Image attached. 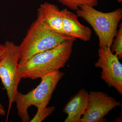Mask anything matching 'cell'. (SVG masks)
<instances>
[{"label": "cell", "instance_id": "1", "mask_svg": "<svg viewBox=\"0 0 122 122\" xmlns=\"http://www.w3.org/2000/svg\"><path fill=\"white\" fill-rule=\"evenodd\" d=\"M75 40H67L54 48L19 62L18 71L21 78L37 79L64 67L70 59Z\"/></svg>", "mask_w": 122, "mask_h": 122}, {"label": "cell", "instance_id": "2", "mask_svg": "<svg viewBox=\"0 0 122 122\" xmlns=\"http://www.w3.org/2000/svg\"><path fill=\"white\" fill-rule=\"evenodd\" d=\"M76 14L92 26L98 37L99 48H111L117 31L119 23L122 19V8L104 13L93 7L82 5Z\"/></svg>", "mask_w": 122, "mask_h": 122}, {"label": "cell", "instance_id": "3", "mask_svg": "<svg viewBox=\"0 0 122 122\" xmlns=\"http://www.w3.org/2000/svg\"><path fill=\"white\" fill-rule=\"evenodd\" d=\"M71 39H74L53 32L37 17L18 46L20 53L19 62L25 61L35 54L52 49Z\"/></svg>", "mask_w": 122, "mask_h": 122}, {"label": "cell", "instance_id": "4", "mask_svg": "<svg viewBox=\"0 0 122 122\" xmlns=\"http://www.w3.org/2000/svg\"><path fill=\"white\" fill-rule=\"evenodd\" d=\"M64 75L58 71L41 77L40 84L28 93L23 94L18 91L15 102L18 115L22 122H30L28 109L31 106H34L37 110L47 107L58 83Z\"/></svg>", "mask_w": 122, "mask_h": 122}, {"label": "cell", "instance_id": "5", "mask_svg": "<svg viewBox=\"0 0 122 122\" xmlns=\"http://www.w3.org/2000/svg\"><path fill=\"white\" fill-rule=\"evenodd\" d=\"M4 45L6 51L0 61V79L8 98L7 122L12 105L15 102L18 87L21 78L18 69L20 58L19 46L10 41L5 42Z\"/></svg>", "mask_w": 122, "mask_h": 122}, {"label": "cell", "instance_id": "6", "mask_svg": "<svg viewBox=\"0 0 122 122\" xmlns=\"http://www.w3.org/2000/svg\"><path fill=\"white\" fill-rule=\"evenodd\" d=\"M98 59L95 64L102 69L101 78L109 87H113L122 94V65L117 56L112 52L111 48H99Z\"/></svg>", "mask_w": 122, "mask_h": 122}, {"label": "cell", "instance_id": "7", "mask_svg": "<svg viewBox=\"0 0 122 122\" xmlns=\"http://www.w3.org/2000/svg\"><path fill=\"white\" fill-rule=\"evenodd\" d=\"M121 106L120 102L105 92L90 91L87 107L81 122H103L104 117L109 112Z\"/></svg>", "mask_w": 122, "mask_h": 122}, {"label": "cell", "instance_id": "8", "mask_svg": "<svg viewBox=\"0 0 122 122\" xmlns=\"http://www.w3.org/2000/svg\"><path fill=\"white\" fill-rule=\"evenodd\" d=\"M62 17V29L66 36L82 41H89L91 39L92 30L89 27L85 26L79 22L76 14L65 8L61 10Z\"/></svg>", "mask_w": 122, "mask_h": 122}, {"label": "cell", "instance_id": "9", "mask_svg": "<svg viewBox=\"0 0 122 122\" xmlns=\"http://www.w3.org/2000/svg\"><path fill=\"white\" fill-rule=\"evenodd\" d=\"M37 17L53 32L65 35L62 29L63 20L61 10L57 5L47 2L41 4L38 10Z\"/></svg>", "mask_w": 122, "mask_h": 122}, {"label": "cell", "instance_id": "10", "mask_svg": "<svg viewBox=\"0 0 122 122\" xmlns=\"http://www.w3.org/2000/svg\"><path fill=\"white\" fill-rule=\"evenodd\" d=\"M89 93L82 89L70 99L63 110L67 115L64 122H81L89 102Z\"/></svg>", "mask_w": 122, "mask_h": 122}, {"label": "cell", "instance_id": "11", "mask_svg": "<svg viewBox=\"0 0 122 122\" xmlns=\"http://www.w3.org/2000/svg\"><path fill=\"white\" fill-rule=\"evenodd\" d=\"M71 10L76 11L82 5L94 7L98 4L99 0H57Z\"/></svg>", "mask_w": 122, "mask_h": 122}, {"label": "cell", "instance_id": "12", "mask_svg": "<svg viewBox=\"0 0 122 122\" xmlns=\"http://www.w3.org/2000/svg\"><path fill=\"white\" fill-rule=\"evenodd\" d=\"M116 35V38L113 41L111 47L112 52L115 53V54L117 56L119 59L122 58V24L120 23Z\"/></svg>", "mask_w": 122, "mask_h": 122}, {"label": "cell", "instance_id": "13", "mask_svg": "<svg viewBox=\"0 0 122 122\" xmlns=\"http://www.w3.org/2000/svg\"><path fill=\"white\" fill-rule=\"evenodd\" d=\"M55 107L51 106L37 110V112L30 122H41L54 111Z\"/></svg>", "mask_w": 122, "mask_h": 122}, {"label": "cell", "instance_id": "14", "mask_svg": "<svg viewBox=\"0 0 122 122\" xmlns=\"http://www.w3.org/2000/svg\"><path fill=\"white\" fill-rule=\"evenodd\" d=\"M5 51L6 50L5 45L0 44V61L4 56Z\"/></svg>", "mask_w": 122, "mask_h": 122}, {"label": "cell", "instance_id": "15", "mask_svg": "<svg viewBox=\"0 0 122 122\" xmlns=\"http://www.w3.org/2000/svg\"><path fill=\"white\" fill-rule=\"evenodd\" d=\"M0 114L1 115L5 116V111L4 110V107L0 103Z\"/></svg>", "mask_w": 122, "mask_h": 122}, {"label": "cell", "instance_id": "16", "mask_svg": "<svg viewBox=\"0 0 122 122\" xmlns=\"http://www.w3.org/2000/svg\"><path fill=\"white\" fill-rule=\"evenodd\" d=\"M117 1L118 3H121L122 2V0H117Z\"/></svg>", "mask_w": 122, "mask_h": 122}]
</instances>
